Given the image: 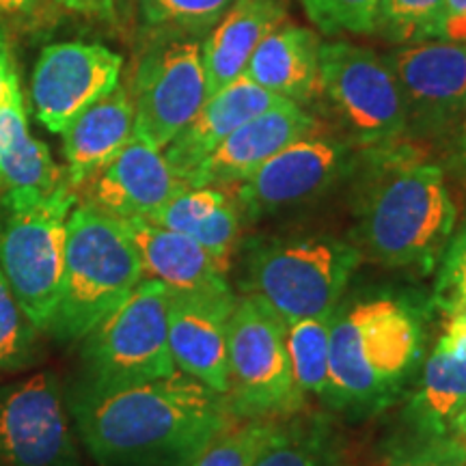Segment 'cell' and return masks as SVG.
<instances>
[{"label":"cell","instance_id":"32","mask_svg":"<svg viewBox=\"0 0 466 466\" xmlns=\"http://www.w3.org/2000/svg\"><path fill=\"white\" fill-rule=\"evenodd\" d=\"M229 197L227 188H218V186H186L168 199L154 217L147 218L151 223L167 227V229L186 233L192 236L197 227L206 220L214 209L223 206Z\"/></svg>","mask_w":466,"mask_h":466},{"label":"cell","instance_id":"39","mask_svg":"<svg viewBox=\"0 0 466 466\" xmlns=\"http://www.w3.org/2000/svg\"><path fill=\"white\" fill-rule=\"evenodd\" d=\"M456 134H458V156H460V160H462V167L466 171V113L462 119H460Z\"/></svg>","mask_w":466,"mask_h":466},{"label":"cell","instance_id":"14","mask_svg":"<svg viewBox=\"0 0 466 466\" xmlns=\"http://www.w3.org/2000/svg\"><path fill=\"white\" fill-rule=\"evenodd\" d=\"M124 58L100 44L46 46L33 69L31 96L46 130L61 134L72 121L119 85Z\"/></svg>","mask_w":466,"mask_h":466},{"label":"cell","instance_id":"37","mask_svg":"<svg viewBox=\"0 0 466 466\" xmlns=\"http://www.w3.org/2000/svg\"><path fill=\"white\" fill-rule=\"evenodd\" d=\"M61 7L69 11H78V14L110 17L115 14V0H56Z\"/></svg>","mask_w":466,"mask_h":466},{"label":"cell","instance_id":"30","mask_svg":"<svg viewBox=\"0 0 466 466\" xmlns=\"http://www.w3.org/2000/svg\"><path fill=\"white\" fill-rule=\"evenodd\" d=\"M279 419L233 421L214 439L192 466H250L275 432Z\"/></svg>","mask_w":466,"mask_h":466},{"label":"cell","instance_id":"8","mask_svg":"<svg viewBox=\"0 0 466 466\" xmlns=\"http://www.w3.org/2000/svg\"><path fill=\"white\" fill-rule=\"evenodd\" d=\"M76 203V188L67 182L44 201L26 208L3 206L0 214V272L42 333L61 294L67 220Z\"/></svg>","mask_w":466,"mask_h":466},{"label":"cell","instance_id":"9","mask_svg":"<svg viewBox=\"0 0 466 466\" xmlns=\"http://www.w3.org/2000/svg\"><path fill=\"white\" fill-rule=\"evenodd\" d=\"M319 96L350 143L384 147L406 134V104L387 58L348 42L319 44Z\"/></svg>","mask_w":466,"mask_h":466},{"label":"cell","instance_id":"35","mask_svg":"<svg viewBox=\"0 0 466 466\" xmlns=\"http://www.w3.org/2000/svg\"><path fill=\"white\" fill-rule=\"evenodd\" d=\"M398 466H466V441L434 436L432 442Z\"/></svg>","mask_w":466,"mask_h":466},{"label":"cell","instance_id":"6","mask_svg":"<svg viewBox=\"0 0 466 466\" xmlns=\"http://www.w3.org/2000/svg\"><path fill=\"white\" fill-rule=\"evenodd\" d=\"M80 343V387H130L175 374L168 350L167 288L143 279Z\"/></svg>","mask_w":466,"mask_h":466},{"label":"cell","instance_id":"12","mask_svg":"<svg viewBox=\"0 0 466 466\" xmlns=\"http://www.w3.org/2000/svg\"><path fill=\"white\" fill-rule=\"evenodd\" d=\"M352 145L313 130L277 151L244 182L233 186V197L250 218L313 201L350 173L354 165Z\"/></svg>","mask_w":466,"mask_h":466},{"label":"cell","instance_id":"41","mask_svg":"<svg viewBox=\"0 0 466 466\" xmlns=\"http://www.w3.org/2000/svg\"><path fill=\"white\" fill-rule=\"evenodd\" d=\"M451 432H456L460 439L466 441V401L462 404V408H460V410H458V415L453 417Z\"/></svg>","mask_w":466,"mask_h":466},{"label":"cell","instance_id":"29","mask_svg":"<svg viewBox=\"0 0 466 466\" xmlns=\"http://www.w3.org/2000/svg\"><path fill=\"white\" fill-rule=\"evenodd\" d=\"M236 0H141L145 25L160 33L208 35Z\"/></svg>","mask_w":466,"mask_h":466},{"label":"cell","instance_id":"19","mask_svg":"<svg viewBox=\"0 0 466 466\" xmlns=\"http://www.w3.org/2000/svg\"><path fill=\"white\" fill-rule=\"evenodd\" d=\"M132 236L143 279L158 281L171 296H229L227 266L208 253L199 242L186 233L167 229L147 218L124 220Z\"/></svg>","mask_w":466,"mask_h":466},{"label":"cell","instance_id":"20","mask_svg":"<svg viewBox=\"0 0 466 466\" xmlns=\"http://www.w3.org/2000/svg\"><path fill=\"white\" fill-rule=\"evenodd\" d=\"M288 102L275 93L266 91L264 86L255 85L247 76H240L209 96L195 119L184 127L171 143L167 145L165 158L171 165L173 173L186 184L190 173L201 165L203 160L225 141L233 130H238L248 119L258 116L266 110Z\"/></svg>","mask_w":466,"mask_h":466},{"label":"cell","instance_id":"24","mask_svg":"<svg viewBox=\"0 0 466 466\" xmlns=\"http://www.w3.org/2000/svg\"><path fill=\"white\" fill-rule=\"evenodd\" d=\"M466 401V354L445 341L425 360L410 410L419 428L432 436L451 432L453 417Z\"/></svg>","mask_w":466,"mask_h":466},{"label":"cell","instance_id":"2","mask_svg":"<svg viewBox=\"0 0 466 466\" xmlns=\"http://www.w3.org/2000/svg\"><path fill=\"white\" fill-rule=\"evenodd\" d=\"M456 223L441 167L410 151L384 156L359 209L360 253L393 270L430 272L450 247Z\"/></svg>","mask_w":466,"mask_h":466},{"label":"cell","instance_id":"4","mask_svg":"<svg viewBox=\"0 0 466 466\" xmlns=\"http://www.w3.org/2000/svg\"><path fill=\"white\" fill-rule=\"evenodd\" d=\"M143 281L141 258L124 220L76 203L67 220L61 294L46 333L80 341Z\"/></svg>","mask_w":466,"mask_h":466},{"label":"cell","instance_id":"38","mask_svg":"<svg viewBox=\"0 0 466 466\" xmlns=\"http://www.w3.org/2000/svg\"><path fill=\"white\" fill-rule=\"evenodd\" d=\"M11 67H14V63H11V50L7 44V35H5L3 26H0V91H3L5 78H7Z\"/></svg>","mask_w":466,"mask_h":466},{"label":"cell","instance_id":"28","mask_svg":"<svg viewBox=\"0 0 466 466\" xmlns=\"http://www.w3.org/2000/svg\"><path fill=\"white\" fill-rule=\"evenodd\" d=\"M39 333L0 272V378L17 374L37 360Z\"/></svg>","mask_w":466,"mask_h":466},{"label":"cell","instance_id":"25","mask_svg":"<svg viewBox=\"0 0 466 466\" xmlns=\"http://www.w3.org/2000/svg\"><path fill=\"white\" fill-rule=\"evenodd\" d=\"M250 466H346L341 442L322 419H279Z\"/></svg>","mask_w":466,"mask_h":466},{"label":"cell","instance_id":"33","mask_svg":"<svg viewBox=\"0 0 466 466\" xmlns=\"http://www.w3.org/2000/svg\"><path fill=\"white\" fill-rule=\"evenodd\" d=\"M242 231V209L238 206L236 197H227L223 206L214 209L203 223L192 233V240H197L212 258L227 266L233 248L240 240Z\"/></svg>","mask_w":466,"mask_h":466},{"label":"cell","instance_id":"15","mask_svg":"<svg viewBox=\"0 0 466 466\" xmlns=\"http://www.w3.org/2000/svg\"><path fill=\"white\" fill-rule=\"evenodd\" d=\"M86 186V201L119 220L151 218L186 184L173 173L165 151L134 137Z\"/></svg>","mask_w":466,"mask_h":466},{"label":"cell","instance_id":"3","mask_svg":"<svg viewBox=\"0 0 466 466\" xmlns=\"http://www.w3.org/2000/svg\"><path fill=\"white\" fill-rule=\"evenodd\" d=\"M423 354L421 316L395 296H370L333 311L326 404L371 412L401 391Z\"/></svg>","mask_w":466,"mask_h":466},{"label":"cell","instance_id":"21","mask_svg":"<svg viewBox=\"0 0 466 466\" xmlns=\"http://www.w3.org/2000/svg\"><path fill=\"white\" fill-rule=\"evenodd\" d=\"M283 22L281 0H236L201 42L206 96H214L244 76L258 46Z\"/></svg>","mask_w":466,"mask_h":466},{"label":"cell","instance_id":"1","mask_svg":"<svg viewBox=\"0 0 466 466\" xmlns=\"http://www.w3.org/2000/svg\"><path fill=\"white\" fill-rule=\"evenodd\" d=\"M67 408L97 466H190L238 421L223 393L182 371L116 389L76 384Z\"/></svg>","mask_w":466,"mask_h":466},{"label":"cell","instance_id":"5","mask_svg":"<svg viewBox=\"0 0 466 466\" xmlns=\"http://www.w3.org/2000/svg\"><path fill=\"white\" fill-rule=\"evenodd\" d=\"M363 253L333 236L259 240L248 253L250 296L288 326L333 313Z\"/></svg>","mask_w":466,"mask_h":466},{"label":"cell","instance_id":"40","mask_svg":"<svg viewBox=\"0 0 466 466\" xmlns=\"http://www.w3.org/2000/svg\"><path fill=\"white\" fill-rule=\"evenodd\" d=\"M35 3H37V0H0V9L7 11V14H17V11L33 7Z\"/></svg>","mask_w":466,"mask_h":466},{"label":"cell","instance_id":"16","mask_svg":"<svg viewBox=\"0 0 466 466\" xmlns=\"http://www.w3.org/2000/svg\"><path fill=\"white\" fill-rule=\"evenodd\" d=\"M67 184L66 171L52 160L48 147L28 130L20 78L14 67L0 91V195L3 206L26 208L44 201Z\"/></svg>","mask_w":466,"mask_h":466},{"label":"cell","instance_id":"26","mask_svg":"<svg viewBox=\"0 0 466 466\" xmlns=\"http://www.w3.org/2000/svg\"><path fill=\"white\" fill-rule=\"evenodd\" d=\"M330 319H333V313L305 318L285 326L291 374H294L296 387L300 389L305 398L307 395H318L324 401L329 400Z\"/></svg>","mask_w":466,"mask_h":466},{"label":"cell","instance_id":"13","mask_svg":"<svg viewBox=\"0 0 466 466\" xmlns=\"http://www.w3.org/2000/svg\"><path fill=\"white\" fill-rule=\"evenodd\" d=\"M406 104V134L436 138L458 127L466 113V44L428 39L387 56Z\"/></svg>","mask_w":466,"mask_h":466},{"label":"cell","instance_id":"36","mask_svg":"<svg viewBox=\"0 0 466 466\" xmlns=\"http://www.w3.org/2000/svg\"><path fill=\"white\" fill-rule=\"evenodd\" d=\"M441 39L466 44V0H445L442 3Z\"/></svg>","mask_w":466,"mask_h":466},{"label":"cell","instance_id":"11","mask_svg":"<svg viewBox=\"0 0 466 466\" xmlns=\"http://www.w3.org/2000/svg\"><path fill=\"white\" fill-rule=\"evenodd\" d=\"M0 466H85L52 371L0 384Z\"/></svg>","mask_w":466,"mask_h":466},{"label":"cell","instance_id":"18","mask_svg":"<svg viewBox=\"0 0 466 466\" xmlns=\"http://www.w3.org/2000/svg\"><path fill=\"white\" fill-rule=\"evenodd\" d=\"M229 296L168 294V350L175 370L227 393V324L233 309Z\"/></svg>","mask_w":466,"mask_h":466},{"label":"cell","instance_id":"23","mask_svg":"<svg viewBox=\"0 0 466 466\" xmlns=\"http://www.w3.org/2000/svg\"><path fill=\"white\" fill-rule=\"evenodd\" d=\"M244 76L299 106L313 102L319 96V37L283 22L258 46Z\"/></svg>","mask_w":466,"mask_h":466},{"label":"cell","instance_id":"27","mask_svg":"<svg viewBox=\"0 0 466 466\" xmlns=\"http://www.w3.org/2000/svg\"><path fill=\"white\" fill-rule=\"evenodd\" d=\"M442 3L445 0H380L376 33L400 46L441 39Z\"/></svg>","mask_w":466,"mask_h":466},{"label":"cell","instance_id":"22","mask_svg":"<svg viewBox=\"0 0 466 466\" xmlns=\"http://www.w3.org/2000/svg\"><path fill=\"white\" fill-rule=\"evenodd\" d=\"M63 134L66 177L80 188L126 147L134 134L130 91L116 85L108 96L85 108Z\"/></svg>","mask_w":466,"mask_h":466},{"label":"cell","instance_id":"7","mask_svg":"<svg viewBox=\"0 0 466 466\" xmlns=\"http://www.w3.org/2000/svg\"><path fill=\"white\" fill-rule=\"evenodd\" d=\"M227 404L233 419H285L302 408L285 324L255 296L236 299L227 324Z\"/></svg>","mask_w":466,"mask_h":466},{"label":"cell","instance_id":"17","mask_svg":"<svg viewBox=\"0 0 466 466\" xmlns=\"http://www.w3.org/2000/svg\"><path fill=\"white\" fill-rule=\"evenodd\" d=\"M318 124L313 115L294 102H283L266 110L238 130H233L206 160L201 162L186 186H236L244 182L255 168H259L268 158L316 130Z\"/></svg>","mask_w":466,"mask_h":466},{"label":"cell","instance_id":"42","mask_svg":"<svg viewBox=\"0 0 466 466\" xmlns=\"http://www.w3.org/2000/svg\"><path fill=\"white\" fill-rule=\"evenodd\" d=\"M190 466H192V464H190Z\"/></svg>","mask_w":466,"mask_h":466},{"label":"cell","instance_id":"34","mask_svg":"<svg viewBox=\"0 0 466 466\" xmlns=\"http://www.w3.org/2000/svg\"><path fill=\"white\" fill-rule=\"evenodd\" d=\"M441 264L436 300L466 307V227L462 231L453 233Z\"/></svg>","mask_w":466,"mask_h":466},{"label":"cell","instance_id":"31","mask_svg":"<svg viewBox=\"0 0 466 466\" xmlns=\"http://www.w3.org/2000/svg\"><path fill=\"white\" fill-rule=\"evenodd\" d=\"M309 20L326 35H374L380 0H300Z\"/></svg>","mask_w":466,"mask_h":466},{"label":"cell","instance_id":"10","mask_svg":"<svg viewBox=\"0 0 466 466\" xmlns=\"http://www.w3.org/2000/svg\"><path fill=\"white\" fill-rule=\"evenodd\" d=\"M130 97L134 137L165 149L208 97L199 37L162 33L138 63Z\"/></svg>","mask_w":466,"mask_h":466}]
</instances>
